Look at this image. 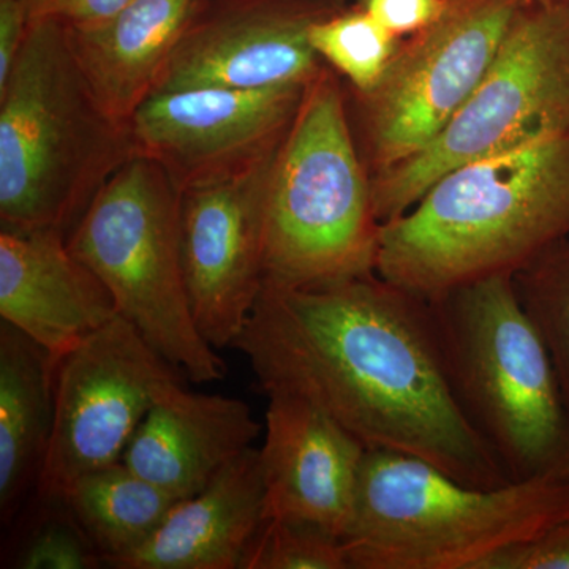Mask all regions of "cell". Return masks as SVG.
I'll use <instances>...</instances> for the list:
<instances>
[{
	"label": "cell",
	"mask_w": 569,
	"mask_h": 569,
	"mask_svg": "<svg viewBox=\"0 0 569 569\" xmlns=\"http://www.w3.org/2000/svg\"><path fill=\"white\" fill-rule=\"evenodd\" d=\"M231 348L266 395L301 397L367 449L478 488L511 482L455 395L432 305L377 272L323 287L264 283Z\"/></svg>",
	"instance_id": "cell-1"
},
{
	"label": "cell",
	"mask_w": 569,
	"mask_h": 569,
	"mask_svg": "<svg viewBox=\"0 0 569 569\" xmlns=\"http://www.w3.org/2000/svg\"><path fill=\"white\" fill-rule=\"evenodd\" d=\"M569 239V133L455 168L381 223L377 274L426 299L516 277Z\"/></svg>",
	"instance_id": "cell-2"
},
{
	"label": "cell",
	"mask_w": 569,
	"mask_h": 569,
	"mask_svg": "<svg viewBox=\"0 0 569 569\" xmlns=\"http://www.w3.org/2000/svg\"><path fill=\"white\" fill-rule=\"evenodd\" d=\"M138 156L129 126L97 102L69 28L33 21L0 88V222L69 236L92 198Z\"/></svg>",
	"instance_id": "cell-3"
},
{
	"label": "cell",
	"mask_w": 569,
	"mask_h": 569,
	"mask_svg": "<svg viewBox=\"0 0 569 569\" xmlns=\"http://www.w3.org/2000/svg\"><path fill=\"white\" fill-rule=\"evenodd\" d=\"M569 518V477L478 488L425 460L367 449L346 538L351 569H486Z\"/></svg>",
	"instance_id": "cell-4"
},
{
	"label": "cell",
	"mask_w": 569,
	"mask_h": 569,
	"mask_svg": "<svg viewBox=\"0 0 569 569\" xmlns=\"http://www.w3.org/2000/svg\"><path fill=\"white\" fill-rule=\"evenodd\" d=\"M381 222L331 67L307 82L266 197L264 283L323 287L376 274Z\"/></svg>",
	"instance_id": "cell-5"
},
{
	"label": "cell",
	"mask_w": 569,
	"mask_h": 569,
	"mask_svg": "<svg viewBox=\"0 0 569 569\" xmlns=\"http://www.w3.org/2000/svg\"><path fill=\"white\" fill-rule=\"evenodd\" d=\"M429 302L460 407L511 481L569 477L567 397L515 277Z\"/></svg>",
	"instance_id": "cell-6"
},
{
	"label": "cell",
	"mask_w": 569,
	"mask_h": 569,
	"mask_svg": "<svg viewBox=\"0 0 569 569\" xmlns=\"http://www.w3.org/2000/svg\"><path fill=\"white\" fill-rule=\"evenodd\" d=\"M102 280L119 316L193 383L224 377L219 350L198 331L183 282L181 190L156 160L134 156L100 187L67 236Z\"/></svg>",
	"instance_id": "cell-7"
},
{
	"label": "cell",
	"mask_w": 569,
	"mask_h": 569,
	"mask_svg": "<svg viewBox=\"0 0 569 569\" xmlns=\"http://www.w3.org/2000/svg\"><path fill=\"white\" fill-rule=\"evenodd\" d=\"M569 133V0L527 2L492 66L443 132L370 178L381 223L417 204L440 176Z\"/></svg>",
	"instance_id": "cell-8"
},
{
	"label": "cell",
	"mask_w": 569,
	"mask_h": 569,
	"mask_svg": "<svg viewBox=\"0 0 569 569\" xmlns=\"http://www.w3.org/2000/svg\"><path fill=\"white\" fill-rule=\"evenodd\" d=\"M527 2L445 0L432 24L400 40L376 88L346 89L351 129L370 178L443 132L488 73Z\"/></svg>",
	"instance_id": "cell-9"
},
{
	"label": "cell",
	"mask_w": 569,
	"mask_h": 569,
	"mask_svg": "<svg viewBox=\"0 0 569 569\" xmlns=\"http://www.w3.org/2000/svg\"><path fill=\"white\" fill-rule=\"evenodd\" d=\"M179 373L121 316L63 355L40 500H59L74 479L119 462L148 411L181 387Z\"/></svg>",
	"instance_id": "cell-10"
},
{
	"label": "cell",
	"mask_w": 569,
	"mask_h": 569,
	"mask_svg": "<svg viewBox=\"0 0 569 569\" xmlns=\"http://www.w3.org/2000/svg\"><path fill=\"white\" fill-rule=\"evenodd\" d=\"M279 149L181 192L187 298L198 331L216 350L233 347L264 288L266 197Z\"/></svg>",
	"instance_id": "cell-11"
},
{
	"label": "cell",
	"mask_w": 569,
	"mask_h": 569,
	"mask_svg": "<svg viewBox=\"0 0 569 569\" xmlns=\"http://www.w3.org/2000/svg\"><path fill=\"white\" fill-rule=\"evenodd\" d=\"M306 86L152 93L129 122L134 149L181 192L238 173L279 149Z\"/></svg>",
	"instance_id": "cell-12"
},
{
	"label": "cell",
	"mask_w": 569,
	"mask_h": 569,
	"mask_svg": "<svg viewBox=\"0 0 569 569\" xmlns=\"http://www.w3.org/2000/svg\"><path fill=\"white\" fill-rule=\"evenodd\" d=\"M346 7V0H200L153 93L306 86L325 66L310 29Z\"/></svg>",
	"instance_id": "cell-13"
},
{
	"label": "cell",
	"mask_w": 569,
	"mask_h": 569,
	"mask_svg": "<svg viewBox=\"0 0 569 569\" xmlns=\"http://www.w3.org/2000/svg\"><path fill=\"white\" fill-rule=\"evenodd\" d=\"M268 397L260 448L264 518L305 520L346 538L367 448L301 397Z\"/></svg>",
	"instance_id": "cell-14"
},
{
	"label": "cell",
	"mask_w": 569,
	"mask_h": 569,
	"mask_svg": "<svg viewBox=\"0 0 569 569\" xmlns=\"http://www.w3.org/2000/svg\"><path fill=\"white\" fill-rule=\"evenodd\" d=\"M108 288L56 230H0V317L63 355L118 317Z\"/></svg>",
	"instance_id": "cell-15"
},
{
	"label": "cell",
	"mask_w": 569,
	"mask_h": 569,
	"mask_svg": "<svg viewBox=\"0 0 569 569\" xmlns=\"http://www.w3.org/2000/svg\"><path fill=\"white\" fill-rule=\"evenodd\" d=\"M260 430L242 400L192 392L181 385L148 411L121 460L182 500L252 447Z\"/></svg>",
	"instance_id": "cell-16"
},
{
	"label": "cell",
	"mask_w": 569,
	"mask_h": 569,
	"mask_svg": "<svg viewBox=\"0 0 569 569\" xmlns=\"http://www.w3.org/2000/svg\"><path fill=\"white\" fill-rule=\"evenodd\" d=\"M264 519L260 448L250 447L179 500L156 533L111 568L241 569Z\"/></svg>",
	"instance_id": "cell-17"
},
{
	"label": "cell",
	"mask_w": 569,
	"mask_h": 569,
	"mask_svg": "<svg viewBox=\"0 0 569 569\" xmlns=\"http://www.w3.org/2000/svg\"><path fill=\"white\" fill-rule=\"evenodd\" d=\"M200 0H129L102 24L70 29L71 47L104 112L122 126L156 91Z\"/></svg>",
	"instance_id": "cell-18"
},
{
	"label": "cell",
	"mask_w": 569,
	"mask_h": 569,
	"mask_svg": "<svg viewBox=\"0 0 569 569\" xmlns=\"http://www.w3.org/2000/svg\"><path fill=\"white\" fill-rule=\"evenodd\" d=\"M56 365L31 337L0 323V516L37 489L54 421Z\"/></svg>",
	"instance_id": "cell-19"
},
{
	"label": "cell",
	"mask_w": 569,
	"mask_h": 569,
	"mask_svg": "<svg viewBox=\"0 0 569 569\" xmlns=\"http://www.w3.org/2000/svg\"><path fill=\"white\" fill-rule=\"evenodd\" d=\"M59 500L111 567L140 549L181 498L119 460L74 479Z\"/></svg>",
	"instance_id": "cell-20"
},
{
	"label": "cell",
	"mask_w": 569,
	"mask_h": 569,
	"mask_svg": "<svg viewBox=\"0 0 569 569\" xmlns=\"http://www.w3.org/2000/svg\"><path fill=\"white\" fill-rule=\"evenodd\" d=\"M400 40L358 6H347L316 22L309 32L318 58L346 78L348 89L355 92L376 88L387 73Z\"/></svg>",
	"instance_id": "cell-21"
},
{
	"label": "cell",
	"mask_w": 569,
	"mask_h": 569,
	"mask_svg": "<svg viewBox=\"0 0 569 569\" xmlns=\"http://www.w3.org/2000/svg\"><path fill=\"white\" fill-rule=\"evenodd\" d=\"M529 313L563 388L569 406V239L550 247L515 277Z\"/></svg>",
	"instance_id": "cell-22"
},
{
	"label": "cell",
	"mask_w": 569,
	"mask_h": 569,
	"mask_svg": "<svg viewBox=\"0 0 569 569\" xmlns=\"http://www.w3.org/2000/svg\"><path fill=\"white\" fill-rule=\"evenodd\" d=\"M241 569H351L346 541L332 531L287 518L264 519Z\"/></svg>",
	"instance_id": "cell-23"
},
{
	"label": "cell",
	"mask_w": 569,
	"mask_h": 569,
	"mask_svg": "<svg viewBox=\"0 0 569 569\" xmlns=\"http://www.w3.org/2000/svg\"><path fill=\"white\" fill-rule=\"evenodd\" d=\"M63 503V501H62ZM103 563L99 550L86 537L63 505L62 515L44 520L26 542L14 567L21 569H91Z\"/></svg>",
	"instance_id": "cell-24"
},
{
	"label": "cell",
	"mask_w": 569,
	"mask_h": 569,
	"mask_svg": "<svg viewBox=\"0 0 569 569\" xmlns=\"http://www.w3.org/2000/svg\"><path fill=\"white\" fill-rule=\"evenodd\" d=\"M486 569H569V518L530 541L497 553Z\"/></svg>",
	"instance_id": "cell-25"
},
{
	"label": "cell",
	"mask_w": 569,
	"mask_h": 569,
	"mask_svg": "<svg viewBox=\"0 0 569 569\" xmlns=\"http://www.w3.org/2000/svg\"><path fill=\"white\" fill-rule=\"evenodd\" d=\"M29 20L59 21L70 29H86L102 24L126 6L129 0H20Z\"/></svg>",
	"instance_id": "cell-26"
},
{
	"label": "cell",
	"mask_w": 569,
	"mask_h": 569,
	"mask_svg": "<svg viewBox=\"0 0 569 569\" xmlns=\"http://www.w3.org/2000/svg\"><path fill=\"white\" fill-rule=\"evenodd\" d=\"M356 6L399 39H406L432 24L443 10L445 0H356Z\"/></svg>",
	"instance_id": "cell-27"
},
{
	"label": "cell",
	"mask_w": 569,
	"mask_h": 569,
	"mask_svg": "<svg viewBox=\"0 0 569 569\" xmlns=\"http://www.w3.org/2000/svg\"><path fill=\"white\" fill-rule=\"evenodd\" d=\"M29 26L31 20L20 0H0V88L20 58Z\"/></svg>",
	"instance_id": "cell-28"
},
{
	"label": "cell",
	"mask_w": 569,
	"mask_h": 569,
	"mask_svg": "<svg viewBox=\"0 0 569 569\" xmlns=\"http://www.w3.org/2000/svg\"><path fill=\"white\" fill-rule=\"evenodd\" d=\"M531 2L546 3L549 2V0H531Z\"/></svg>",
	"instance_id": "cell-29"
}]
</instances>
